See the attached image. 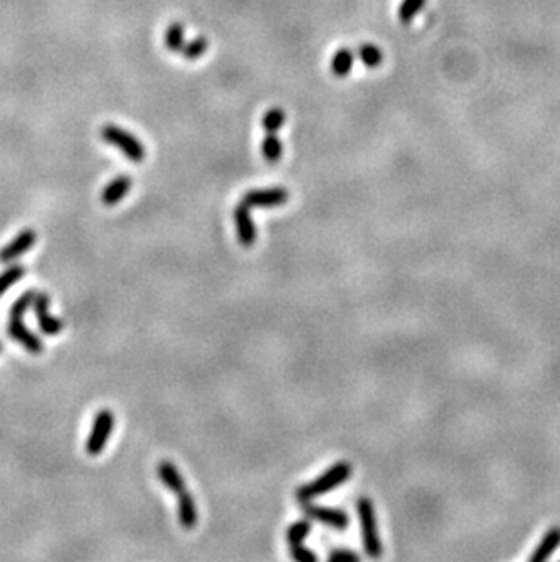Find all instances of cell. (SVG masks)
<instances>
[{"label":"cell","instance_id":"7a4b0ae2","mask_svg":"<svg viewBox=\"0 0 560 562\" xmlns=\"http://www.w3.org/2000/svg\"><path fill=\"white\" fill-rule=\"evenodd\" d=\"M349 475H351V466L347 462H338V464L331 466L326 473L320 475L319 479H315L310 484H304V486L296 489V498L301 503H308L311 498L320 497V495L328 494L333 488L346 482L349 479Z\"/></svg>","mask_w":560,"mask_h":562},{"label":"cell","instance_id":"52a82bcc","mask_svg":"<svg viewBox=\"0 0 560 562\" xmlns=\"http://www.w3.org/2000/svg\"><path fill=\"white\" fill-rule=\"evenodd\" d=\"M50 295L47 293H37L35 295V300H33V309H35V315H37V323L40 332L44 335H59V333L64 330V323L61 318L53 317L50 313Z\"/></svg>","mask_w":560,"mask_h":562},{"label":"cell","instance_id":"7402d4cb","mask_svg":"<svg viewBox=\"0 0 560 562\" xmlns=\"http://www.w3.org/2000/svg\"><path fill=\"white\" fill-rule=\"evenodd\" d=\"M208 46H209V42L206 40V38L197 37V38H193L188 46L182 47V55H184V59H188V60L199 59V57H202L204 53H206Z\"/></svg>","mask_w":560,"mask_h":562},{"label":"cell","instance_id":"6da1fadb","mask_svg":"<svg viewBox=\"0 0 560 562\" xmlns=\"http://www.w3.org/2000/svg\"><path fill=\"white\" fill-rule=\"evenodd\" d=\"M35 295H37V291L29 290L24 291L22 295L19 297V300H15L13 306H11L10 309L8 335H10L15 342H19L24 350H28L29 353L38 355V353H42V350H44V342L40 341V337L35 335V333H33L31 330H28V326L24 324V313L33 306Z\"/></svg>","mask_w":560,"mask_h":562},{"label":"cell","instance_id":"ba28073f","mask_svg":"<svg viewBox=\"0 0 560 562\" xmlns=\"http://www.w3.org/2000/svg\"><path fill=\"white\" fill-rule=\"evenodd\" d=\"M287 191L284 188L253 189L248 191L242 198V204L248 207H275L287 202Z\"/></svg>","mask_w":560,"mask_h":562},{"label":"cell","instance_id":"277c9868","mask_svg":"<svg viewBox=\"0 0 560 562\" xmlns=\"http://www.w3.org/2000/svg\"><path fill=\"white\" fill-rule=\"evenodd\" d=\"M356 512L361 517V530H362V542H364V549H366L368 557L379 559L382 555V542L377 533V519H375V510H373V503L370 498H361L356 504Z\"/></svg>","mask_w":560,"mask_h":562},{"label":"cell","instance_id":"484cf974","mask_svg":"<svg viewBox=\"0 0 560 562\" xmlns=\"http://www.w3.org/2000/svg\"><path fill=\"white\" fill-rule=\"evenodd\" d=\"M0 353H2V344H0Z\"/></svg>","mask_w":560,"mask_h":562},{"label":"cell","instance_id":"8992f818","mask_svg":"<svg viewBox=\"0 0 560 562\" xmlns=\"http://www.w3.org/2000/svg\"><path fill=\"white\" fill-rule=\"evenodd\" d=\"M302 512L308 519L317 522H322V524L329 526V528H335V530H346L347 524H349V517L346 515L340 510H333V508H322L317 506V504H310L308 503H301Z\"/></svg>","mask_w":560,"mask_h":562},{"label":"cell","instance_id":"e0dca14e","mask_svg":"<svg viewBox=\"0 0 560 562\" xmlns=\"http://www.w3.org/2000/svg\"><path fill=\"white\" fill-rule=\"evenodd\" d=\"M24 275H26V267L22 264H15L0 273V297L4 295L13 284H17Z\"/></svg>","mask_w":560,"mask_h":562},{"label":"cell","instance_id":"5b68a950","mask_svg":"<svg viewBox=\"0 0 560 562\" xmlns=\"http://www.w3.org/2000/svg\"><path fill=\"white\" fill-rule=\"evenodd\" d=\"M113 426H115V415L109 410H100L95 415L91 431L86 441V453L91 457H97L104 452L107 441L112 437Z\"/></svg>","mask_w":560,"mask_h":562},{"label":"cell","instance_id":"5bb4252c","mask_svg":"<svg viewBox=\"0 0 560 562\" xmlns=\"http://www.w3.org/2000/svg\"><path fill=\"white\" fill-rule=\"evenodd\" d=\"M197 519H199V513H197L195 498L188 491H184L179 495V522L184 530H193L197 526Z\"/></svg>","mask_w":560,"mask_h":562},{"label":"cell","instance_id":"ac0fdd59","mask_svg":"<svg viewBox=\"0 0 560 562\" xmlns=\"http://www.w3.org/2000/svg\"><path fill=\"white\" fill-rule=\"evenodd\" d=\"M358 59H361L362 64L368 66V68H377V66H380L384 55H382V51H380L375 44H362V46L358 47Z\"/></svg>","mask_w":560,"mask_h":562},{"label":"cell","instance_id":"9a60e30c","mask_svg":"<svg viewBox=\"0 0 560 562\" xmlns=\"http://www.w3.org/2000/svg\"><path fill=\"white\" fill-rule=\"evenodd\" d=\"M353 51L347 47H340L331 59V71L335 77H346L353 68Z\"/></svg>","mask_w":560,"mask_h":562},{"label":"cell","instance_id":"603a6c76","mask_svg":"<svg viewBox=\"0 0 560 562\" xmlns=\"http://www.w3.org/2000/svg\"><path fill=\"white\" fill-rule=\"evenodd\" d=\"M426 0H404L400 4V10H398V19L402 22H411L415 19V15L422 10Z\"/></svg>","mask_w":560,"mask_h":562},{"label":"cell","instance_id":"3957f363","mask_svg":"<svg viewBox=\"0 0 560 562\" xmlns=\"http://www.w3.org/2000/svg\"><path fill=\"white\" fill-rule=\"evenodd\" d=\"M100 137L104 142L112 144L116 149H121L131 162H142L146 157V149L139 138L131 135L130 131L119 128L115 124H106L100 129Z\"/></svg>","mask_w":560,"mask_h":562},{"label":"cell","instance_id":"30bf717a","mask_svg":"<svg viewBox=\"0 0 560 562\" xmlns=\"http://www.w3.org/2000/svg\"><path fill=\"white\" fill-rule=\"evenodd\" d=\"M233 217H235L236 233H239L242 246L251 248L255 244V240H257V228H255V222L251 219L250 207L244 206V204L236 206L235 212H233Z\"/></svg>","mask_w":560,"mask_h":562},{"label":"cell","instance_id":"2e32d148","mask_svg":"<svg viewBox=\"0 0 560 562\" xmlns=\"http://www.w3.org/2000/svg\"><path fill=\"white\" fill-rule=\"evenodd\" d=\"M282 142L280 138L275 133H268L266 138L262 140V157L269 162V164H277L282 157Z\"/></svg>","mask_w":560,"mask_h":562},{"label":"cell","instance_id":"d6986e66","mask_svg":"<svg viewBox=\"0 0 560 562\" xmlns=\"http://www.w3.org/2000/svg\"><path fill=\"white\" fill-rule=\"evenodd\" d=\"M284 122H286V113H284L280 108H271V110L262 117V128H264L268 133L278 131V129L284 126Z\"/></svg>","mask_w":560,"mask_h":562},{"label":"cell","instance_id":"9c48e42d","mask_svg":"<svg viewBox=\"0 0 560 562\" xmlns=\"http://www.w3.org/2000/svg\"><path fill=\"white\" fill-rule=\"evenodd\" d=\"M35 242H37V233L29 230V228L28 230H22L19 235L11 240L10 244L0 249V262L6 264L11 262V260H17L20 255L28 253L29 249L35 246Z\"/></svg>","mask_w":560,"mask_h":562},{"label":"cell","instance_id":"8fae6325","mask_svg":"<svg viewBox=\"0 0 560 562\" xmlns=\"http://www.w3.org/2000/svg\"><path fill=\"white\" fill-rule=\"evenodd\" d=\"M130 189H131L130 177H126V175L116 177V179H113L112 182L106 186V188L102 189V195H100L102 204H104V206H115V204L121 202L122 198L128 195Z\"/></svg>","mask_w":560,"mask_h":562},{"label":"cell","instance_id":"d4e9b609","mask_svg":"<svg viewBox=\"0 0 560 562\" xmlns=\"http://www.w3.org/2000/svg\"><path fill=\"white\" fill-rule=\"evenodd\" d=\"M329 561L331 562H358L361 557L356 553L349 552V549H333L329 553Z\"/></svg>","mask_w":560,"mask_h":562},{"label":"cell","instance_id":"44dd1931","mask_svg":"<svg viewBox=\"0 0 560 562\" xmlns=\"http://www.w3.org/2000/svg\"><path fill=\"white\" fill-rule=\"evenodd\" d=\"M166 46L169 51H182V47H184V28H182V24L173 22L167 28Z\"/></svg>","mask_w":560,"mask_h":562},{"label":"cell","instance_id":"ffe728a7","mask_svg":"<svg viewBox=\"0 0 560 562\" xmlns=\"http://www.w3.org/2000/svg\"><path fill=\"white\" fill-rule=\"evenodd\" d=\"M310 531H311L310 521L295 522V524H292L289 528H287V533H286L287 544H289V546H293V544H301L302 540L310 535Z\"/></svg>","mask_w":560,"mask_h":562},{"label":"cell","instance_id":"cb8c5ba5","mask_svg":"<svg viewBox=\"0 0 560 562\" xmlns=\"http://www.w3.org/2000/svg\"><path fill=\"white\" fill-rule=\"evenodd\" d=\"M289 553H292V557L298 562H315L317 561L315 553L311 552L310 548L302 546V542L289 546Z\"/></svg>","mask_w":560,"mask_h":562},{"label":"cell","instance_id":"4fadbf2b","mask_svg":"<svg viewBox=\"0 0 560 562\" xmlns=\"http://www.w3.org/2000/svg\"><path fill=\"white\" fill-rule=\"evenodd\" d=\"M157 473H158V479H160V482H164L167 486V488L172 489L173 494L181 495L186 491V482L184 479H182V475L179 473V470H176L175 466L172 464V462H160L157 468Z\"/></svg>","mask_w":560,"mask_h":562},{"label":"cell","instance_id":"7c38bea8","mask_svg":"<svg viewBox=\"0 0 560 562\" xmlns=\"http://www.w3.org/2000/svg\"><path fill=\"white\" fill-rule=\"evenodd\" d=\"M560 548V528L555 526L547 530V533L544 535V539L538 542V546L535 548V552L529 555V562H544Z\"/></svg>","mask_w":560,"mask_h":562}]
</instances>
